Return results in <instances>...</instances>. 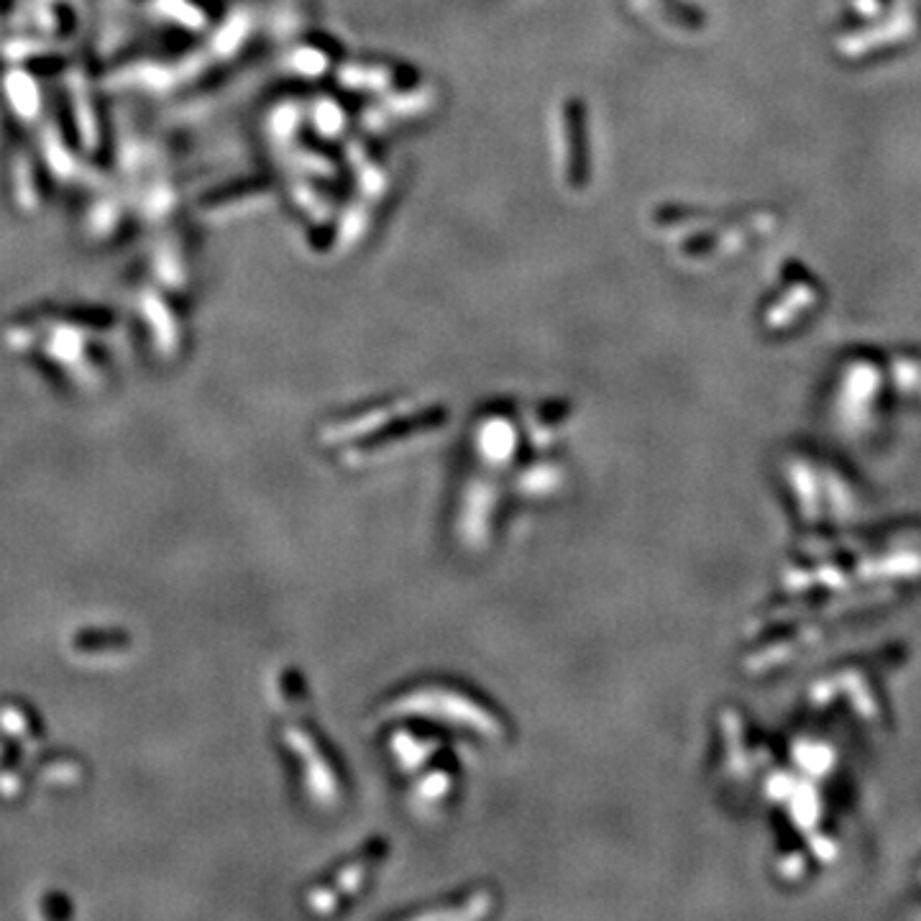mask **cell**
Returning <instances> with one entry per match:
<instances>
[{"instance_id": "obj_1", "label": "cell", "mask_w": 921, "mask_h": 921, "mask_svg": "<svg viewBox=\"0 0 921 921\" xmlns=\"http://www.w3.org/2000/svg\"><path fill=\"white\" fill-rule=\"evenodd\" d=\"M386 714H431L433 720L454 722V725L472 729L487 743H499L507 735V725L501 722L495 706L482 702L479 696L468 694L456 684H417L402 691L386 704Z\"/></svg>"}, {"instance_id": "obj_2", "label": "cell", "mask_w": 921, "mask_h": 921, "mask_svg": "<svg viewBox=\"0 0 921 921\" xmlns=\"http://www.w3.org/2000/svg\"><path fill=\"white\" fill-rule=\"evenodd\" d=\"M282 739L300 763L302 784H306V791L310 794V801L323 806V809L339 804L343 794V778L333 760L331 747H325L320 732L310 727V722L306 725V722L290 720L282 727Z\"/></svg>"}, {"instance_id": "obj_3", "label": "cell", "mask_w": 921, "mask_h": 921, "mask_svg": "<svg viewBox=\"0 0 921 921\" xmlns=\"http://www.w3.org/2000/svg\"><path fill=\"white\" fill-rule=\"evenodd\" d=\"M384 850H386V847L380 845V842L366 845L364 850L356 855V858H351L349 862H345V866L335 870L331 886L312 888V891L308 893L310 907L320 911V914H333L335 909L343 907V903H345L343 899H351V896L364 891L366 878H372L374 868L382 862Z\"/></svg>"}]
</instances>
